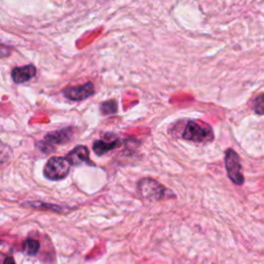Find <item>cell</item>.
<instances>
[{
    "mask_svg": "<svg viewBox=\"0 0 264 264\" xmlns=\"http://www.w3.org/2000/svg\"><path fill=\"white\" fill-rule=\"evenodd\" d=\"M11 155V150L10 148L5 145L4 142L0 140V163H3L7 161Z\"/></svg>",
    "mask_w": 264,
    "mask_h": 264,
    "instance_id": "7c38bea8",
    "label": "cell"
},
{
    "mask_svg": "<svg viewBox=\"0 0 264 264\" xmlns=\"http://www.w3.org/2000/svg\"><path fill=\"white\" fill-rule=\"evenodd\" d=\"M3 264H16V262L13 257H6L3 261Z\"/></svg>",
    "mask_w": 264,
    "mask_h": 264,
    "instance_id": "5bb4252c",
    "label": "cell"
},
{
    "mask_svg": "<svg viewBox=\"0 0 264 264\" xmlns=\"http://www.w3.org/2000/svg\"><path fill=\"white\" fill-rule=\"evenodd\" d=\"M89 155L90 152L86 146H77L67 154L65 158L70 165L74 166H81L83 164L94 165V163L89 158Z\"/></svg>",
    "mask_w": 264,
    "mask_h": 264,
    "instance_id": "52a82bcc",
    "label": "cell"
},
{
    "mask_svg": "<svg viewBox=\"0 0 264 264\" xmlns=\"http://www.w3.org/2000/svg\"><path fill=\"white\" fill-rule=\"evenodd\" d=\"M137 190L142 198L156 201L165 196L166 188L151 177L141 178L137 184Z\"/></svg>",
    "mask_w": 264,
    "mask_h": 264,
    "instance_id": "277c9868",
    "label": "cell"
},
{
    "mask_svg": "<svg viewBox=\"0 0 264 264\" xmlns=\"http://www.w3.org/2000/svg\"><path fill=\"white\" fill-rule=\"evenodd\" d=\"M225 166L228 177L230 178V181L237 186L243 185L245 182V177L243 175L241 158H239L238 154L234 150L228 149L226 151Z\"/></svg>",
    "mask_w": 264,
    "mask_h": 264,
    "instance_id": "3957f363",
    "label": "cell"
},
{
    "mask_svg": "<svg viewBox=\"0 0 264 264\" xmlns=\"http://www.w3.org/2000/svg\"><path fill=\"white\" fill-rule=\"evenodd\" d=\"M182 137L197 143H208L214 140L215 134L212 126L208 123L199 120H190L183 129Z\"/></svg>",
    "mask_w": 264,
    "mask_h": 264,
    "instance_id": "6da1fadb",
    "label": "cell"
},
{
    "mask_svg": "<svg viewBox=\"0 0 264 264\" xmlns=\"http://www.w3.org/2000/svg\"><path fill=\"white\" fill-rule=\"evenodd\" d=\"M257 104H255V112L259 115H263V99H262V94H260L258 97L256 98Z\"/></svg>",
    "mask_w": 264,
    "mask_h": 264,
    "instance_id": "4fadbf2b",
    "label": "cell"
},
{
    "mask_svg": "<svg viewBox=\"0 0 264 264\" xmlns=\"http://www.w3.org/2000/svg\"><path fill=\"white\" fill-rule=\"evenodd\" d=\"M118 103L116 100H109L101 103L100 111L103 115H114L118 111Z\"/></svg>",
    "mask_w": 264,
    "mask_h": 264,
    "instance_id": "8fae6325",
    "label": "cell"
},
{
    "mask_svg": "<svg viewBox=\"0 0 264 264\" xmlns=\"http://www.w3.org/2000/svg\"><path fill=\"white\" fill-rule=\"evenodd\" d=\"M35 75H37V68L32 64L23 67H16L11 71V78L16 84L26 83L35 77Z\"/></svg>",
    "mask_w": 264,
    "mask_h": 264,
    "instance_id": "ba28073f",
    "label": "cell"
},
{
    "mask_svg": "<svg viewBox=\"0 0 264 264\" xmlns=\"http://www.w3.org/2000/svg\"><path fill=\"white\" fill-rule=\"evenodd\" d=\"M94 92H95L94 85L91 82L85 84V85L67 87L62 91L65 97L69 100H73V101L85 100V99L91 97V96L94 94Z\"/></svg>",
    "mask_w": 264,
    "mask_h": 264,
    "instance_id": "8992f818",
    "label": "cell"
},
{
    "mask_svg": "<svg viewBox=\"0 0 264 264\" xmlns=\"http://www.w3.org/2000/svg\"><path fill=\"white\" fill-rule=\"evenodd\" d=\"M75 135V128L74 127H68V128H64L61 130H58V131H54V132H50V133H47L44 139L42 140L41 145H42V150L46 152H52L54 151V148L56 146L59 145H64L66 142H69L71 139H73Z\"/></svg>",
    "mask_w": 264,
    "mask_h": 264,
    "instance_id": "5b68a950",
    "label": "cell"
},
{
    "mask_svg": "<svg viewBox=\"0 0 264 264\" xmlns=\"http://www.w3.org/2000/svg\"><path fill=\"white\" fill-rule=\"evenodd\" d=\"M41 248V244L37 239H32L29 238L27 241L24 243V249H25L26 254H28L29 256H34L39 253Z\"/></svg>",
    "mask_w": 264,
    "mask_h": 264,
    "instance_id": "30bf717a",
    "label": "cell"
},
{
    "mask_svg": "<svg viewBox=\"0 0 264 264\" xmlns=\"http://www.w3.org/2000/svg\"><path fill=\"white\" fill-rule=\"evenodd\" d=\"M70 166L65 157H52L44 165V175L51 181H59L68 176Z\"/></svg>",
    "mask_w": 264,
    "mask_h": 264,
    "instance_id": "7a4b0ae2",
    "label": "cell"
},
{
    "mask_svg": "<svg viewBox=\"0 0 264 264\" xmlns=\"http://www.w3.org/2000/svg\"><path fill=\"white\" fill-rule=\"evenodd\" d=\"M121 139L115 138L112 140H96L93 143V151L97 156H102L121 146Z\"/></svg>",
    "mask_w": 264,
    "mask_h": 264,
    "instance_id": "9c48e42d",
    "label": "cell"
}]
</instances>
